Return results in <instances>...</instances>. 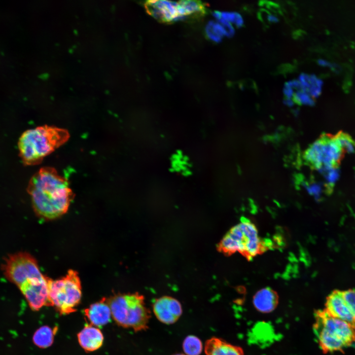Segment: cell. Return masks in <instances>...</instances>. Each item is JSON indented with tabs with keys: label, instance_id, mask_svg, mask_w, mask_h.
Listing matches in <instances>:
<instances>
[{
	"label": "cell",
	"instance_id": "6",
	"mask_svg": "<svg viewBox=\"0 0 355 355\" xmlns=\"http://www.w3.org/2000/svg\"><path fill=\"white\" fill-rule=\"evenodd\" d=\"M48 304L60 314L76 311L81 298V285L78 273L70 270L63 278L53 280L48 278Z\"/></svg>",
	"mask_w": 355,
	"mask_h": 355
},
{
	"label": "cell",
	"instance_id": "21",
	"mask_svg": "<svg viewBox=\"0 0 355 355\" xmlns=\"http://www.w3.org/2000/svg\"><path fill=\"white\" fill-rule=\"evenodd\" d=\"M205 31L209 39L217 43L220 42L225 36L223 27L217 21H210L206 26Z\"/></svg>",
	"mask_w": 355,
	"mask_h": 355
},
{
	"label": "cell",
	"instance_id": "5",
	"mask_svg": "<svg viewBox=\"0 0 355 355\" xmlns=\"http://www.w3.org/2000/svg\"><path fill=\"white\" fill-rule=\"evenodd\" d=\"M111 316L119 325L135 331L145 330L151 317L144 297L138 292L117 294L107 298Z\"/></svg>",
	"mask_w": 355,
	"mask_h": 355
},
{
	"label": "cell",
	"instance_id": "4",
	"mask_svg": "<svg viewBox=\"0 0 355 355\" xmlns=\"http://www.w3.org/2000/svg\"><path fill=\"white\" fill-rule=\"evenodd\" d=\"M313 330L324 354L343 352L355 343V325L331 316L324 309L315 312Z\"/></svg>",
	"mask_w": 355,
	"mask_h": 355
},
{
	"label": "cell",
	"instance_id": "24",
	"mask_svg": "<svg viewBox=\"0 0 355 355\" xmlns=\"http://www.w3.org/2000/svg\"><path fill=\"white\" fill-rule=\"evenodd\" d=\"M342 294L348 306L355 316V290L342 291Z\"/></svg>",
	"mask_w": 355,
	"mask_h": 355
},
{
	"label": "cell",
	"instance_id": "8",
	"mask_svg": "<svg viewBox=\"0 0 355 355\" xmlns=\"http://www.w3.org/2000/svg\"><path fill=\"white\" fill-rule=\"evenodd\" d=\"M1 269L7 279L18 287L29 279L43 275L35 258L25 252L8 255Z\"/></svg>",
	"mask_w": 355,
	"mask_h": 355
},
{
	"label": "cell",
	"instance_id": "17",
	"mask_svg": "<svg viewBox=\"0 0 355 355\" xmlns=\"http://www.w3.org/2000/svg\"><path fill=\"white\" fill-rule=\"evenodd\" d=\"M301 90L306 92L312 97H318L321 90L322 81L314 74L301 73L298 77Z\"/></svg>",
	"mask_w": 355,
	"mask_h": 355
},
{
	"label": "cell",
	"instance_id": "15",
	"mask_svg": "<svg viewBox=\"0 0 355 355\" xmlns=\"http://www.w3.org/2000/svg\"><path fill=\"white\" fill-rule=\"evenodd\" d=\"M279 302L276 292L269 287L258 290L253 297V305L256 310L262 313H269L277 307Z\"/></svg>",
	"mask_w": 355,
	"mask_h": 355
},
{
	"label": "cell",
	"instance_id": "26",
	"mask_svg": "<svg viewBox=\"0 0 355 355\" xmlns=\"http://www.w3.org/2000/svg\"><path fill=\"white\" fill-rule=\"evenodd\" d=\"M296 91L292 88L287 85L285 83L283 88V93L286 98H293Z\"/></svg>",
	"mask_w": 355,
	"mask_h": 355
},
{
	"label": "cell",
	"instance_id": "1",
	"mask_svg": "<svg viewBox=\"0 0 355 355\" xmlns=\"http://www.w3.org/2000/svg\"><path fill=\"white\" fill-rule=\"evenodd\" d=\"M27 190L35 213L45 220L66 213L74 196L68 180L50 167L41 168L32 177Z\"/></svg>",
	"mask_w": 355,
	"mask_h": 355
},
{
	"label": "cell",
	"instance_id": "20",
	"mask_svg": "<svg viewBox=\"0 0 355 355\" xmlns=\"http://www.w3.org/2000/svg\"><path fill=\"white\" fill-rule=\"evenodd\" d=\"M182 348L186 355H200L202 351L203 345L197 337L188 335L184 340Z\"/></svg>",
	"mask_w": 355,
	"mask_h": 355
},
{
	"label": "cell",
	"instance_id": "14",
	"mask_svg": "<svg viewBox=\"0 0 355 355\" xmlns=\"http://www.w3.org/2000/svg\"><path fill=\"white\" fill-rule=\"evenodd\" d=\"M80 346L86 352L99 349L103 345L104 336L99 328L87 324L77 334Z\"/></svg>",
	"mask_w": 355,
	"mask_h": 355
},
{
	"label": "cell",
	"instance_id": "28",
	"mask_svg": "<svg viewBox=\"0 0 355 355\" xmlns=\"http://www.w3.org/2000/svg\"><path fill=\"white\" fill-rule=\"evenodd\" d=\"M293 100L290 98H286L284 100V103L288 106H292L293 104Z\"/></svg>",
	"mask_w": 355,
	"mask_h": 355
},
{
	"label": "cell",
	"instance_id": "9",
	"mask_svg": "<svg viewBox=\"0 0 355 355\" xmlns=\"http://www.w3.org/2000/svg\"><path fill=\"white\" fill-rule=\"evenodd\" d=\"M18 287L32 310L38 311L48 306V277L43 275L29 279Z\"/></svg>",
	"mask_w": 355,
	"mask_h": 355
},
{
	"label": "cell",
	"instance_id": "7",
	"mask_svg": "<svg viewBox=\"0 0 355 355\" xmlns=\"http://www.w3.org/2000/svg\"><path fill=\"white\" fill-rule=\"evenodd\" d=\"M218 249L228 254L238 251L248 258L255 256L261 249L256 228L244 218L224 237L218 246Z\"/></svg>",
	"mask_w": 355,
	"mask_h": 355
},
{
	"label": "cell",
	"instance_id": "3",
	"mask_svg": "<svg viewBox=\"0 0 355 355\" xmlns=\"http://www.w3.org/2000/svg\"><path fill=\"white\" fill-rule=\"evenodd\" d=\"M355 147L351 137L340 131L335 135L323 134L305 151L304 158L306 163L316 170L335 169L346 153Z\"/></svg>",
	"mask_w": 355,
	"mask_h": 355
},
{
	"label": "cell",
	"instance_id": "22",
	"mask_svg": "<svg viewBox=\"0 0 355 355\" xmlns=\"http://www.w3.org/2000/svg\"><path fill=\"white\" fill-rule=\"evenodd\" d=\"M213 15L216 20L222 19L238 28H241L244 24L242 16L237 12L215 11Z\"/></svg>",
	"mask_w": 355,
	"mask_h": 355
},
{
	"label": "cell",
	"instance_id": "29",
	"mask_svg": "<svg viewBox=\"0 0 355 355\" xmlns=\"http://www.w3.org/2000/svg\"><path fill=\"white\" fill-rule=\"evenodd\" d=\"M186 355L182 354H176V355Z\"/></svg>",
	"mask_w": 355,
	"mask_h": 355
},
{
	"label": "cell",
	"instance_id": "23",
	"mask_svg": "<svg viewBox=\"0 0 355 355\" xmlns=\"http://www.w3.org/2000/svg\"><path fill=\"white\" fill-rule=\"evenodd\" d=\"M293 100L296 103L302 105H311L314 102L312 97L302 90L296 91L295 92Z\"/></svg>",
	"mask_w": 355,
	"mask_h": 355
},
{
	"label": "cell",
	"instance_id": "12",
	"mask_svg": "<svg viewBox=\"0 0 355 355\" xmlns=\"http://www.w3.org/2000/svg\"><path fill=\"white\" fill-rule=\"evenodd\" d=\"M324 310L331 316L355 325V316L345 301L342 291L335 290L326 298Z\"/></svg>",
	"mask_w": 355,
	"mask_h": 355
},
{
	"label": "cell",
	"instance_id": "13",
	"mask_svg": "<svg viewBox=\"0 0 355 355\" xmlns=\"http://www.w3.org/2000/svg\"><path fill=\"white\" fill-rule=\"evenodd\" d=\"M84 313L90 324L96 327L106 324L110 322L112 317L107 298H105L91 304L85 309Z\"/></svg>",
	"mask_w": 355,
	"mask_h": 355
},
{
	"label": "cell",
	"instance_id": "19",
	"mask_svg": "<svg viewBox=\"0 0 355 355\" xmlns=\"http://www.w3.org/2000/svg\"><path fill=\"white\" fill-rule=\"evenodd\" d=\"M56 331V327L52 328L48 326H41L35 332L33 341L34 344L39 348L49 347L53 343Z\"/></svg>",
	"mask_w": 355,
	"mask_h": 355
},
{
	"label": "cell",
	"instance_id": "25",
	"mask_svg": "<svg viewBox=\"0 0 355 355\" xmlns=\"http://www.w3.org/2000/svg\"><path fill=\"white\" fill-rule=\"evenodd\" d=\"M216 21L223 27L225 32V36L230 37L234 35L235 30L232 24L222 19L216 20Z\"/></svg>",
	"mask_w": 355,
	"mask_h": 355
},
{
	"label": "cell",
	"instance_id": "27",
	"mask_svg": "<svg viewBox=\"0 0 355 355\" xmlns=\"http://www.w3.org/2000/svg\"><path fill=\"white\" fill-rule=\"evenodd\" d=\"M268 21L270 23H277L279 21L278 18L274 15L269 14L267 16Z\"/></svg>",
	"mask_w": 355,
	"mask_h": 355
},
{
	"label": "cell",
	"instance_id": "16",
	"mask_svg": "<svg viewBox=\"0 0 355 355\" xmlns=\"http://www.w3.org/2000/svg\"><path fill=\"white\" fill-rule=\"evenodd\" d=\"M207 355H244L243 349L217 337H212L205 344Z\"/></svg>",
	"mask_w": 355,
	"mask_h": 355
},
{
	"label": "cell",
	"instance_id": "18",
	"mask_svg": "<svg viewBox=\"0 0 355 355\" xmlns=\"http://www.w3.org/2000/svg\"><path fill=\"white\" fill-rule=\"evenodd\" d=\"M179 12L182 18L184 19L188 16H200L206 12V4L197 0L179 1Z\"/></svg>",
	"mask_w": 355,
	"mask_h": 355
},
{
	"label": "cell",
	"instance_id": "10",
	"mask_svg": "<svg viewBox=\"0 0 355 355\" xmlns=\"http://www.w3.org/2000/svg\"><path fill=\"white\" fill-rule=\"evenodd\" d=\"M146 12L162 23H169L182 20L178 2L168 0H148L144 3Z\"/></svg>",
	"mask_w": 355,
	"mask_h": 355
},
{
	"label": "cell",
	"instance_id": "11",
	"mask_svg": "<svg viewBox=\"0 0 355 355\" xmlns=\"http://www.w3.org/2000/svg\"><path fill=\"white\" fill-rule=\"evenodd\" d=\"M153 310L157 319L167 324L176 322L182 313L180 302L176 299L168 296L157 299L153 303Z\"/></svg>",
	"mask_w": 355,
	"mask_h": 355
},
{
	"label": "cell",
	"instance_id": "2",
	"mask_svg": "<svg viewBox=\"0 0 355 355\" xmlns=\"http://www.w3.org/2000/svg\"><path fill=\"white\" fill-rule=\"evenodd\" d=\"M69 138L67 130L55 126L44 125L28 130L18 141L20 157L25 165L39 164Z\"/></svg>",
	"mask_w": 355,
	"mask_h": 355
}]
</instances>
